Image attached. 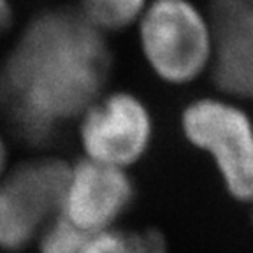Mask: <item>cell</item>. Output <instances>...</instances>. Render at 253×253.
Instances as JSON below:
<instances>
[{
  "mask_svg": "<svg viewBox=\"0 0 253 253\" xmlns=\"http://www.w3.org/2000/svg\"><path fill=\"white\" fill-rule=\"evenodd\" d=\"M234 18L218 49V72L229 88L253 93V11L234 2Z\"/></svg>",
  "mask_w": 253,
  "mask_h": 253,
  "instance_id": "obj_7",
  "label": "cell"
},
{
  "mask_svg": "<svg viewBox=\"0 0 253 253\" xmlns=\"http://www.w3.org/2000/svg\"><path fill=\"white\" fill-rule=\"evenodd\" d=\"M109 71L102 34L79 12H41L2 63L0 104L21 137L46 142L99 97Z\"/></svg>",
  "mask_w": 253,
  "mask_h": 253,
  "instance_id": "obj_1",
  "label": "cell"
},
{
  "mask_svg": "<svg viewBox=\"0 0 253 253\" xmlns=\"http://www.w3.org/2000/svg\"><path fill=\"white\" fill-rule=\"evenodd\" d=\"M137 30L150 71L172 86L194 83L216 55L213 28L192 0H151Z\"/></svg>",
  "mask_w": 253,
  "mask_h": 253,
  "instance_id": "obj_2",
  "label": "cell"
},
{
  "mask_svg": "<svg viewBox=\"0 0 253 253\" xmlns=\"http://www.w3.org/2000/svg\"><path fill=\"white\" fill-rule=\"evenodd\" d=\"M79 253H169L166 239L157 230L107 229L90 234Z\"/></svg>",
  "mask_w": 253,
  "mask_h": 253,
  "instance_id": "obj_8",
  "label": "cell"
},
{
  "mask_svg": "<svg viewBox=\"0 0 253 253\" xmlns=\"http://www.w3.org/2000/svg\"><path fill=\"white\" fill-rule=\"evenodd\" d=\"M12 18H14V9H12L11 0H0V36L11 28Z\"/></svg>",
  "mask_w": 253,
  "mask_h": 253,
  "instance_id": "obj_11",
  "label": "cell"
},
{
  "mask_svg": "<svg viewBox=\"0 0 253 253\" xmlns=\"http://www.w3.org/2000/svg\"><path fill=\"white\" fill-rule=\"evenodd\" d=\"M79 146L86 160L126 169L139 162L153 141V118L128 91L99 95L78 116Z\"/></svg>",
  "mask_w": 253,
  "mask_h": 253,
  "instance_id": "obj_5",
  "label": "cell"
},
{
  "mask_svg": "<svg viewBox=\"0 0 253 253\" xmlns=\"http://www.w3.org/2000/svg\"><path fill=\"white\" fill-rule=\"evenodd\" d=\"M150 0H79V14L100 34L137 23Z\"/></svg>",
  "mask_w": 253,
  "mask_h": 253,
  "instance_id": "obj_9",
  "label": "cell"
},
{
  "mask_svg": "<svg viewBox=\"0 0 253 253\" xmlns=\"http://www.w3.org/2000/svg\"><path fill=\"white\" fill-rule=\"evenodd\" d=\"M134 194L125 169L84 158L69 167L58 214L90 236L113 229L130 208Z\"/></svg>",
  "mask_w": 253,
  "mask_h": 253,
  "instance_id": "obj_6",
  "label": "cell"
},
{
  "mask_svg": "<svg viewBox=\"0 0 253 253\" xmlns=\"http://www.w3.org/2000/svg\"><path fill=\"white\" fill-rule=\"evenodd\" d=\"M186 141L213 160L227 194L253 202V120L225 99L202 97L183 109Z\"/></svg>",
  "mask_w": 253,
  "mask_h": 253,
  "instance_id": "obj_3",
  "label": "cell"
},
{
  "mask_svg": "<svg viewBox=\"0 0 253 253\" xmlns=\"http://www.w3.org/2000/svg\"><path fill=\"white\" fill-rule=\"evenodd\" d=\"M69 164L55 157L11 166L0 179V250L18 253L60 213Z\"/></svg>",
  "mask_w": 253,
  "mask_h": 253,
  "instance_id": "obj_4",
  "label": "cell"
},
{
  "mask_svg": "<svg viewBox=\"0 0 253 253\" xmlns=\"http://www.w3.org/2000/svg\"><path fill=\"white\" fill-rule=\"evenodd\" d=\"M11 167V160H9V146L7 139H5L4 132L0 128V179L4 178V174Z\"/></svg>",
  "mask_w": 253,
  "mask_h": 253,
  "instance_id": "obj_12",
  "label": "cell"
},
{
  "mask_svg": "<svg viewBox=\"0 0 253 253\" xmlns=\"http://www.w3.org/2000/svg\"><path fill=\"white\" fill-rule=\"evenodd\" d=\"M86 237V234L56 214L47 225H44L34 245L37 246V253H79Z\"/></svg>",
  "mask_w": 253,
  "mask_h": 253,
  "instance_id": "obj_10",
  "label": "cell"
}]
</instances>
